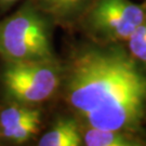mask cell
Here are the masks:
<instances>
[{
	"label": "cell",
	"instance_id": "ba28073f",
	"mask_svg": "<svg viewBox=\"0 0 146 146\" xmlns=\"http://www.w3.org/2000/svg\"><path fill=\"white\" fill-rule=\"evenodd\" d=\"M82 144L87 146H141L144 141L135 134L116 130L81 127Z\"/></svg>",
	"mask_w": 146,
	"mask_h": 146
},
{
	"label": "cell",
	"instance_id": "277c9868",
	"mask_svg": "<svg viewBox=\"0 0 146 146\" xmlns=\"http://www.w3.org/2000/svg\"><path fill=\"white\" fill-rule=\"evenodd\" d=\"M146 20V5L131 0H92L80 22L98 43L127 41Z\"/></svg>",
	"mask_w": 146,
	"mask_h": 146
},
{
	"label": "cell",
	"instance_id": "7a4b0ae2",
	"mask_svg": "<svg viewBox=\"0 0 146 146\" xmlns=\"http://www.w3.org/2000/svg\"><path fill=\"white\" fill-rule=\"evenodd\" d=\"M55 24L31 0L0 20V60L28 62L55 58L53 27Z\"/></svg>",
	"mask_w": 146,
	"mask_h": 146
},
{
	"label": "cell",
	"instance_id": "5b68a950",
	"mask_svg": "<svg viewBox=\"0 0 146 146\" xmlns=\"http://www.w3.org/2000/svg\"><path fill=\"white\" fill-rule=\"evenodd\" d=\"M41 106L0 101V142L22 145L34 139L41 129Z\"/></svg>",
	"mask_w": 146,
	"mask_h": 146
},
{
	"label": "cell",
	"instance_id": "8992f818",
	"mask_svg": "<svg viewBox=\"0 0 146 146\" xmlns=\"http://www.w3.org/2000/svg\"><path fill=\"white\" fill-rule=\"evenodd\" d=\"M55 25L72 26L80 21L92 0H31Z\"/></svg>",
	"mask_w": 146,
	"mask_h": 146
},
{
	"label": "cell",
	"instance_id": "52a82bcc",
	"mask_svg": "<svg viewBox=\"0 0 146 146\" xmlns=\"http://www.w3.org/2000/svg\"><path fill=\"white\" fill-rule=\"evenodd\" d=\"M38 146H80L82 145L81 125L75 117L62 116L52 122L39 140Z\"/></svg>",
	"mask_w": 146,
	"mask_h": 146
},
{
	"label": "cell",
	"instance_id": "6da1fadb",
	"mask_svg": "<svg viewBox=\"0 0 146 146\" xmlns=\"http://www.w3.org/2000/svg\"><path fill=\"white\" fill-rule=\"evenodd\" d=\"M60 94L81 127L136 134L146 111V73L118 43L86 46L63 64Z\"/></svg>",
	"mask_w": 146,
	"mask_h": 146
},
{
	"label": "cell",
	"instance_id": "9c48e42d",
	"mask_svg": "<svg viewBox=\"0 0 146 146\" xmlns=\"http://www.w3.org/2000/svg\"><path fill=\"white\" fill-rule=\"evenodd\" d=\"M127 41L131 55L146 66V20L136 27Z\"/></svg>",
	"mask_w": 146,
	"mask_h": 146
},
{
	"label": "cell",
	"instance_id": "3957f363",
	"mask_svg": "<svg viewBox=\"0 0 146 146\" xmlns=\"http://www.w3.org/2000/svg\"><path fill=\"white\" fill-rule=\"evenodd\" d=\"M62 77L63 64L58 58L28 62L0 60V101L41 106L60 94Z\"/></svg>",
	"mask_w": 146,
	"mask_h": 146
},
{
	"label": "cell",
	"instance_id": "30bf717a",
	"mask_svg": "<svg viewBox=\"0 0 146 146\" xmlns=\"http://www.w3.org/2000/svg\"><path fill=\"white\" fill-rule=\"evenodd\" d=\"M20 1L21 0H0V14L8 12Z\"/></svg>",
	"mask_w": 146,
	"mask_h": 146
}]
</instances>
